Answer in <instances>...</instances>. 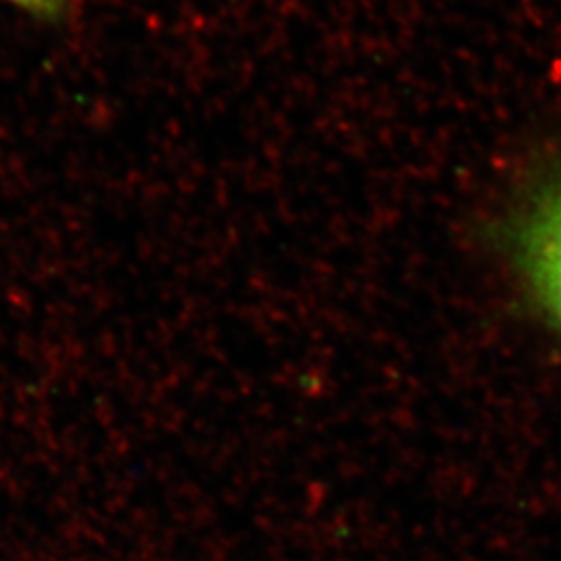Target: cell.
Instances as JSON below:
<instances>
[{
	"label": "cell",
	"mask_w": 561,
	"mask_h": 561,
	"mask_svg": "<svg viewBox=\"0 0 561 561\" xmlns=\"http://www.w3.org/2000/svg\"><path fill=\"white\" fill-rule=\"evenodd\" d=\"M514 259L533 300L561 333V178L549 181L522 210Z\"/></svg>",
	"instance_id": "obj_1"
},
{
	"label": "cell",
	"mask_w": 561,
	"mask_h": 561,
	"mask_svg": "<svg viewBox=\"0 0 561 561\" xmlns=\"http://www.w3.org/2000/svg\"><path fill=\"white\" fill-rule=\"evenodd\" d=\"M30 15L44 21H57L69 7V0H9Z\"/></svg>",
	"instance_id": "obj_2"
}]
</instances>
